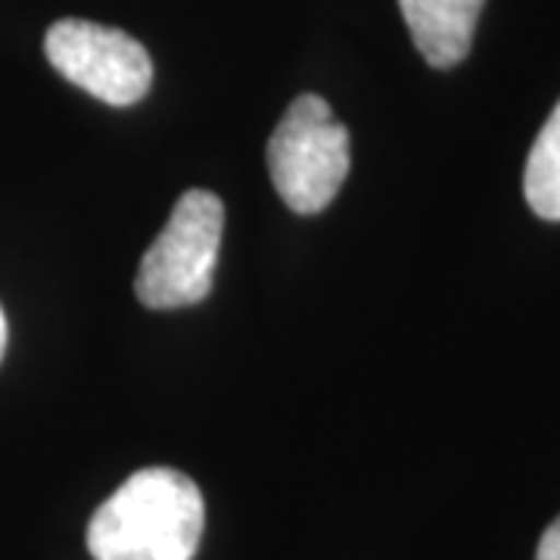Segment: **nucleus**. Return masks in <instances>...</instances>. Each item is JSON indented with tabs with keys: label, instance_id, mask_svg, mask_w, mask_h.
I'll use <instances>...</instances> for the list:
<instances>
[{
	"label": "nucleus",
	"instance_id": "obj_7",
	"mask_svg": "<svg viewBox=\"0 0 560 560\" xmlns=\"http://www.w3.org/2000/svg\"><path fill=\"white\" fill-rule=\"evenodd\" d=\"M536 560H560V517L548 529L539 541V555Z\"/></svg>",
	"mask_w": 560,
	"mask_h": 560
},
{
	"label": "nucleus",
	"instance_id": "obj_6",
	"mask_svg": "<svg viewBox=\"0 0 560 560\" xmlns=\"http://www.w3.org/2000/svg\"><path fill=\"white\" fill-rule=\"evenodd\" d=\"M523 190L539 219L560 221V103L529 150Z\"/></svg>",
	"mask_w": 560,
	"mask_h": 560
},
{
	"label": "nucleus",
	"instance_id": "obj_4",
	"mask_svg": "<svg viewBox=\"0 0 560 560\" xmlns=\"http://www.w3.org/2000/svg\"><path fill=\"white\" fill-rule=\"evenodd\" d=\"M44 50L62 79L109 106H131L153 84V62L143 44L109 25L88 20L54 22Z\"/></svg>",
	"mask_w": 560,
	"mask_h": 560
},
{
	"label": "nucleus",
	"instance_id": "obj_8",
	"mask_svg": "<svg viewBox=\"0 0 560 560\" xmlns=\"http://www.w3.org/2000/svg\"><path fill=\"white\" fill-rule=\"evenodd\" d=\"M3 349H7V318H3V308H0V359H3Z\"/></svg>",
	"mask_w": 560,
	"mask_h": 560
},
{
	"label": "nucleus",
	"instance_id": "obj_5",
	"mask_svg": "<svg viewBox=\"0 0 560 560\" xmlns=\"http://www.w3.org/2000/svg\"><path fill=\"white\" fill-rule=\"evenodd\" d=\"M486 0H399L415 47L433 69L458 66L474 44Z\"/></svg>",
	"mask_w": 560,
	"mask_h": 560
},
{
	"label": "nucleus",
	"instance_id": "obj_2",
	"mask_svg": "<svg viewBox=\"0 0 560 560\" xmlns=\"http://www.w3.org/2000/svg\"><path fill=\"white\" fill-rule=\"evenodd\" d=\"M349 131L330 103L302 94L268 140V172L278 197L300 215H315L340 194L349 175Z\"/></svg>",
	"mask_w": 560,
	"mask_h": 560
},
{
	"label": "nucleus",
	"instance_id": "obj_1",
	"mask_svg": "<svg viewBox=\"0 0 560 560\" xmlns=\"http://www.w3.org/2000/svg\"><path fill=\"white\" fill-rule=\"evenodd\" d=\"M206 526L197 482L172 467H147L121 482L88 523L94 560H194Z\"/></svg>",
	"mask_w": 560,
	"mask_h": 560
},
{
	"label": "nucleus",
	"instance_id": "obj_3",
	"mask_svg": "<svg viewBox=\"0 0 560 560\" xmlns=\"http://www.w3.org/2000/svg\"><path fill=\"white\" fill-rule=\"evenodd\" d=\"M224 206L209 190H187L143 253L135 293L147 308H187L209 296L219 261Z\"/></svg>",
	"mask_w": 560,
	"mask_h": 560
}]
</instances>
